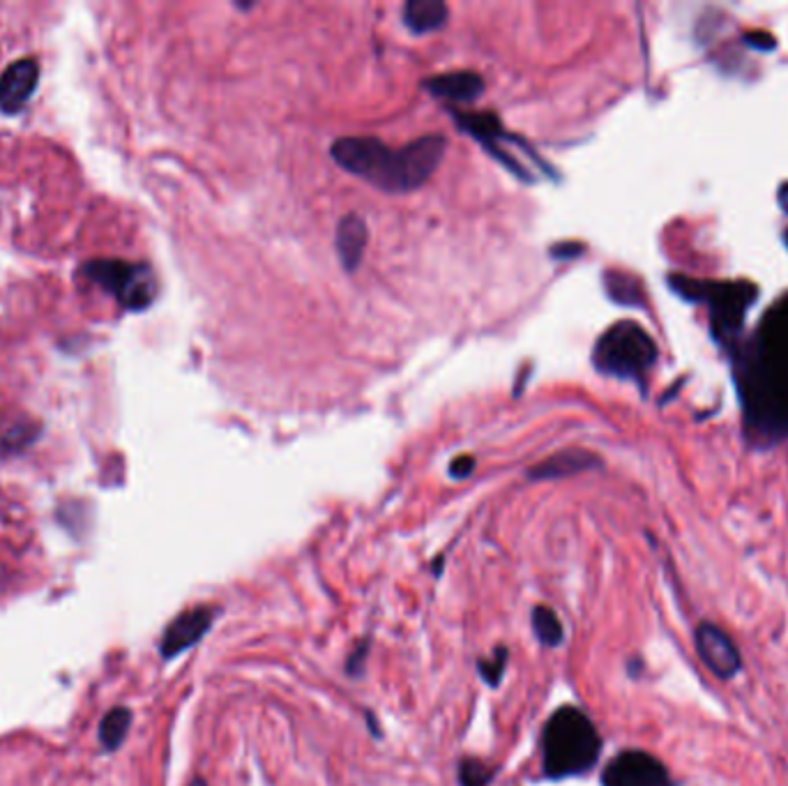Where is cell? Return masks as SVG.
<instances>
[{
    "mask_svg": "<svg viewBox=\"0 0 788 786\" xmlns=\"http://www.w3.org/2000/svg\"><path fill=\"white\" fill-rule=\"evenodd\" d=\"M743 436L766 452L788 441V290L731 354Z\"/></svg>",
    "mask_w": 788,
    "mask_h": 786,
    "instance_id": "obj_1",
    "label": "cell"
},
{
    "mask_svg": "<svg viewBox=\"0 0 788 786\" xmlns=\"http://www.w3.org/2000/svg\"><path fill=\"white\" fill-rule=\"evenodd\" d=\"M448 141L441 134H429L390 151L373 136H344L332 143L335 162L354 176L365 178L383 192H411L424 185L436 166L441 164Z\"/></svg>",
    "mask_w": 788,
    "mask_h": 786,
    "instance_id": "obj_2",
    "label": "cell"
},
{
    "mask_svg": "<svg viewBox=\"0 0 788 786\" xmlns=\"http://www.w3.org/2000/svg\"><path fill=\"white\" fill-rule=\"evenodd\" d=\"M668 286L685 303L704 305L708 309V324L715 344L726 356L745 337L747 312L758 300V286L749 279H694L671 273Z\"/></svg>",
    "mask_w": 788,
    "mask_h": 786,
    "instance_id": "obj_3",
    "label": "cell"
},
{
    "mask_svg": "<svg viewBox=\"0 0 788 786\" xmlns=\"http://www.w3.org/2000/svg\"><path fill=\"white\" fill-rule=\"evenodd\" d=\"M602 754L595 722L576 706L553 713L542 732V770L549 779H567L591 773Z\"/></svg>",
    "mask_w": 788,
    "mask_h": 786,
    "instance_id": "obj_4",
    "label": "cell"
},
{
    "mask_svg": "<svg viewBox=\"0 0 788 786\" xmlns=\"http://www.w3.org/2000/svg\"><path fill=\"white\" fill-rule=\"evenodd\" d=\"M659 360L655 339L646 328L634 321H618L611 326L595 344L593 365L597 371L632 381L641 390H646L648 376Z\"/></svg>",
    "mask_w": 788,
    "mask_h": 786,
    "instance_id": "obj_5",
    "label": "cell"
},
{
    "mask_svg": "<svg viewBox=\"0 0 788 786\" xmlns=\"http://www.w3.org/2000/svg\"><path fill=\"white\" fill-rule=\"evenodd\" d=\"M88 282L102 286L125 309L141 312L157 298V279L151 266L121 258H95L83 266Z\"/></svg>",
    "mask_w": 788,
    "mask_h": 786,
    "instance_id": "obj_6",
    "label": "cell"
},
{
    "mask_svg": "<svg viewBox=\"0 0 788 786\" xmlns=\"http://www.w3.org/2000/svg\"><path fill=\"white\" fill-rule=\"evenodd\" d=\"M602 786H678L664 762L646 749H623L604 766Z\"/></svg>",
    "mask_w": 788,
    "mask_h": 786,
    "instance_id": "obj_7",
    "label": "cell"
},
{
    "mask_svg": "<svg viewBox=\"0 0 788 786\" xmlns=\"http://www.w3.org/2000/svg\"><path fill=\"white\" fill-rule=\"evenodd\" d=\"M694 649L698 660L717 681L728 683L740 676L745 666L743 653L734 639L713 621H700L694 627Z\"/></svg>",
    "mask_w": 788,
    "mask_h": 786,
    "instance_id": "obj_8",
    "label": "cell"
},
{
    "mask_svg": "<svg viewBox=\"0 0 788 786\" xmlns=\"http://www.w3.org/2000/svg\"><path fill=\"white\" fill-rule=\"evenodd\" d=\"M215 619H217V609L206 604L183 611V614H178L166 625L160 642V655L164 660H173L181 653L190 651L201 642L203 636H206Z\"/></svg>",
    "mask_w": 788,
    "mask_h": 786,
    "instance_id": "obj_9",
    "label": "cell"
},
{
    "mask_svg": "<svg viewBox=\"0 0 788 786\" xmlns=\"http://www.w3.org/2000/svg\"><path fill=\"white\" fill-rule=\"evenodd\" d=\"M40 83V65L35 58H21L0 76V111L19 113L31 102Z\"/></svg>",
    "mask_w": 788,
    "mask_h": 786,
    "instance_id": "obj_10",
    "label": "cell"
},
{
    "mask_svg": "<svg viewBox=\"0 0 788 786\" xmlns=\"http://www.w3.org/2000/svg\"><path fill=\"white\" fill-rule=\"evenodd\" d=\"M602 466V459L589 450H563L559 455H553L549 459H544L542 463H538L535 469L529 471V476L533 480H559V478H567V476H576L583 471H591Z\"/></svg>",
    "mask_w": 788,
    "mask_h": 786,
    "instance_id": "obj_11",
    "label": "cell"
},
{
    "mask_svg": "<svg viewBox=\"0 0 788 786\" xmlns=\"http://www.w3.org/2000/svg\"><path fill=\"white\" fill-rule=\"evenodd\" d=\"M431 95L450 102H473L482 95L484 81L475 72H446L424 81Z\"/></svg>",
    "mask_w": 788,
    "mask_h": 786,
    "instance_id": "obj_12",
    "label": "cell"
},
{
    "mask_svg": "<svg viewBox=\"0 0 788 786\" xmlns=\"http://www.w3.org/2000/svg\"><path fill=\"white\" fill-rule=\"evenodd\" d=\"M367 241L369 231L360 215H346L337 224V254L346 270H356L362 264Z\"/></svg>",
    "mask_w": 788,
    "mask_h": 786,
    "instance_id": "obj_13",
    "label": "cell"
},
{
    "mask_svg": "<svg viewBox=\"0 0 788 786\" xmlns=\"http://www.w3.org/2000/svg\"><path fill=\"white\" fill-rule=\"evenodd\" d=\"M448 21V6L441 0H408L403 6V23L413 33H431Z\"/></svg>",
    "mask_w": 788,
    "mask_h": 786,
    "instance_id": "obj_14",
    "label": "cell"
},
{
    "mask_svg": "<svg viewBox=\"0 0 788 786\" xmlns=\"http://www.w3.org/2000/svg\"><path fill=\"white\" fill-rule=\"evenodd\" d=\"M604 288L613 303L625 305V307H644L646 294L641 282L627 273H616L608 270L604 273Z\"/></svg>",
    "mask_w": 788,
    "mask_h": 786,
    "instance_id": "obj_15",
    "label": "cell"
},
{
    "mask_svg": "<svg viewBox=\"0 0 788 786\" xmlns=\"http://www.w3.org/2000/svg\"><path fill=\"white\" fill-rule=\"evenodd\" d=\"M533 632L538 636V642L546 649H559L565 642V627L559 619L556 611L546 604H538L531 614Z\"/></svg>",
    "mask_w": 788,
    "mask_h": 786,
    "instance_id": "obj_16",
    "label": "cell"
},
{
    "mask_svg": "<svg viewBox=\"0 0 788 786\" xmlns=\"http://www.w3.org/2000/svg\"><path fill=\"white\" fill-rule=\"evenodd\" d=\"M130 724H132V711L130 708L119 706V708L109 711L100 722V743H102V747L109 749V752L119 749L123 745V741L127 738Z\"/></svg>",
    "mask_w": 788,
    "mask_h": 786,
    "instance_id": "obj_17",
    "label": "cell"
},
{
    "mask_svg": "<svg viewBox=\"0 0 788 786\" xmlns=\"http://www.w3.org/2000/svg\"><path fill=\"white\" fill-rule=\"evenodd\" d=\"M510 660V651L505 646H499L493 651L491 657H482L478 660V672L480 678L489 685V687H499L503 676H505V666Z\"/></svg>",
    "mask_w": 788,
    "mask_h": 786,
    "instance_id": "obj_18",
    "label": "cell"
},
{
    "mask_svg": "<svg viewBox=\"0 0 788 786\" xmlns=\"http://www.w3.org/2000/svg\"><path fill=\"white\" fill-rule=\"evenodd\" d=\"M495 773H499V768H493V766L469 756V759H461V764H459V784L461 786H489Z\"/></svg>",
    "mask_w": 788,
    "mask_h": 786,
    "instance_id": "obj_19",
    "label": "cell"
},
{
    "mask_svg": "<svg viewBox=\"0 0 788 786\" xmlns=\"http://www.w3.org/2000/svg\"><path fill=\"white\" fill-rule=\"evenodd\" d=\"M369 649H371V642H369V639H362V642L358 644V649L348 655V660H346V674L348 676H360L365 672V662L369 657Z\"/></svg>",
    "mask_w": 788,
    "mask_h": 786,
    "instance_id": "obj_20",
    "label": "cell"
},
{
    "mask_svg": "<svg viewBox=\"0 0 788 786\" xmlns=\"http://www.w3.org/2000/svg\"><path fill=\"white\" fill-rule=\"evenodd\" d=\"M475 469V459L469 457V455H463V457H457L450 466V476L457 478V480H463V478H469Z\"/></svg>",
    "mask_w": 788,
    "mask_h": 786,
    "instance_id": "obj_21",
    "label": "cell"
},
{
    "mask_svg": "<svg viewBox=\"0 0 788 786\" xmlns=\"http://www.w3.org/2000/svg\"><path fill=\"white\" fill-rule=\"evenodd\" d=\"M743 42L751 49H758V51H772L777 47V40L768 33H747L743 38Z\"/></svg>",
    "mask_w": 788,
    "mask_h": 786,
    "instance_id": "obj_22",
    "label": "cell"
},
{
    "mask_svg": "<svg viewBox=\"0 0 788 786\" xmlns=\"http://www.w3.org/2000/svg\"><path fill=\"white\" fill-rule=\"evenodd\" d=\"M777 198H779V206H781V211L788 215V183H784V185L779 187Z\"/></svg>",
    "mask_w": 788,
    "mask_h": 786,
    "instance_id": "obj_23",
    "label": "cell"
},
{
    "mask_svg": "<svg viewBox=\"0 0 788 786\" xmlns=\"http://www.w3.org/2000/svg\"><path fill=\"white\" fill-rule=\"evenodd\" d=\"M581 249H583L581 245H563V247H559V249H553V254L565 256V254H579Z\"/></svg>",
    "mask_w": 788,
    "mask_h": 786,
    "instance_id": "obj_24",
    "label": "cell"
},
{
    "mask_svg": "<svg viewBox=\"0 0 788 786\" xmlns=\"http://www.w3.org/2000/svg\"><path fill=\"white\" fill-rule=\"evenodd\" d=\"M433 570H436V576L441 574V570H443V557H438V559L433 561Z\"/></svg>",
    "mask_w": 788,
    "mask_h": 786,
    "instance_id": "obj_25",
    "label": "cell"
},
{
    "mask_svg": "<svg viewBox=\"0 0 788 786\" xmlns=\"http://www.w3.org/2000/svg\"><path fill=\"white\" fill-rule=\"evenodd\" d=\"M190 786H208V784H206V782H203V779H194V782H192Z\"/></svg>",
    "mask_w": 788,
    "mask_h": 786,
    "instance_id": "obj_26",
    "label": "cell"
}]
</instances>
